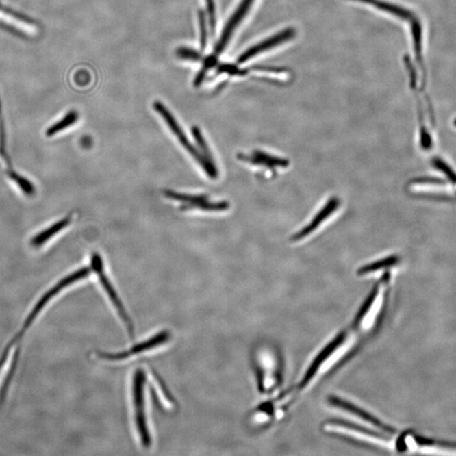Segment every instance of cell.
I'll list each match as a JSON object with an SVG mask.
<instances>
[{"label": "cell", "mask_w": 456, "mask_h": 456, "mask_svg": "<svg viewBox=\"0 0 456 456\" xmlns=\"http://www.w3.org/2000/svg\"><path fill=\"white\" fill-rule=\"evenodd\" d=\"M0 23L25 38H35L41 32L34 21L3 5H0Z\"/></svg>", "instance_id": "4"}, {"label": "cell", "mask_w": 456, "mask_h": 456, "mask_svg": "<svg viewBox=\"0 0 456 456\" xmlns=\"http://www.w3.org/2000/svg\"><path fill=\"white\" fill-rule=\"evenodd\" d=\"M205 2L206 7H207L210 25H211L212 34H214L216 25L215 1L214 0H205Z\"/></svg>", "instance_id": "21"}, {"label": "cell", "mask_w": 456, "mask_h": 456, "mask_svg": "<svg viewBox=\"0 0 456 456\" xmlns=\"http://www.w3.org/2000/svg\"><path fill=\"white\" fill-rule=\"evenodd\" d=\"M144 383H146V375L143 370L138 369L133 379V399L135 404L136 426L141 442L144 447H149L151 440L144 411Z\"/></svg>", "instance_id": "3"}, {"label": "cell", "mask_w": 456, "mask_h": 456, "mask_svg": "<svg viewBox=\"0 0 456 456\" xmlns=\"http://www.w3.org/2000/svg\"><path fill=\"white\" fill-rule=\"evenodd\" d=\"M71 222V220L70 217H66V218L60 220V222H58L52 227L48 228V229L42 231L41 233L38 234L37 236L32 238L31 244L38 247V246L45 244V242L48 241L49 238H52L53 235H55L57 233H59L60 231L64 229V227H66Z\"/></svg>", "instance_id": "13"}, {"label": "cell", "mask_w": 456, "mask_h": 456, "mask_svg": "<svg viewBox=\"0 0 456 456\" xmlns=\"http://www.w3.org/2000/svg\"><path fill=\"white\" fill-rule=\"evenodd\" d=\"M92 266L94 270L96 271L97 276H99L101 284L103 285L104 290L106 291L107 294L110 296L112 303L117 309L118 316H121L124 323L126 325L129 331L133 334V325L130 318L127 314L124 305H123L121 299H119L117 292H116L113 285L111 284L110 279L105 275L103 270V259L97 253H94L92 257Z\"/></svg>", "instance_id": "5"}, {"label": "cell", "mask_w": 456, "mask_h": 456, "mask_svg": "<svg viewBox=\"0 0 456 456\" xmlns=\"http://www.w3.org/2000/svg\"><path fill=\"white\" fill-rule=\"evenodd\" d=\"M399 262V256L390 255L386 257V258L379 259L378 262L368 264V265L360 268L359 270L357 271V273L359 275H368L372 273H376V271L378 270L387 269V268L393 267L396 266Z\"/></svg>", "instance_id": "12"}, {"label": "cell", "mask_w": 456, "mask_h": 456, "mask_svg": "<svg viewBox=\"0 0 456 456\" xmlns=\"http://www.w3.org/2000/svg\"><path fill=\"white\" fill-rule=\"evenodd\" d=\"M199 21H200L201 29V48L205 50L206 42H207V31H206V21L205 13L201 10L199 12Z\"/></svg>", "instance_id": "20"}, {"label": "cell", "mask_w": 456, "mask_h": 456, "mask_svg": "<svg viewBox=\"0 0 456 456\" xmlns=\"http://www.w3.org/2000/svg\"><path fill=\"white\" fill-rule=\"evenodd\" d=\"M238 158L249 164L263 166L273 173H276L278 168H288L290 164L288 159L279 157L262 151H253L252 155H249L240 154L238 155Z\"/></svg>", "instance_id": "10"}, {"label": "cell", "mask_w": 456, "mask_h": 456, "mask_svg": "<svg viewBox=\"0 0 456 456\" xmlns=\"http://www.w3.org/2000/svg\"><path fill=\"white\" fill-rule=\"evenodd\" d=\"M255 0H242L240 6L238 7L236 12H235L231 16V19L227 21L225 27L223 29L222 35L219 39L217 45L216 46L214 53L212 54V57L216 58L220 55V53L225 50L228 42L233 36V32L236 30V28L238 27V25L240 24L241 21L246 16V14H248L249 10L251 9V7L253 5Z\"/></svg>", "instance_id": "7"}, {"label": "cell", "mask_w": 456, "mask_h": 456, "mask_svg": "<svg viewBox=\"0 0 456 456\" xmlns=\"http://www.w3.org/2000/svg\"><path fill=\"white\" fill-rule=\"evenodd\" d=\"M9 175L10 179H12L14 182H16L18 186L21 188L25 194H32L34 192V188L31 186V183L29 182L28 180L24 179V177H21L20 175H16L14 172H10Z\"/></svg>", "instance_id": "18"}, {"label": "cell", "mask_w": 456, "mask_h": 456, "mask_svg": "<svg viewBox=\"0 0 456 456\" xmlns=\"http://www.w3.org/2000/svg\"><path fill=\"white\" fill-rule=\"evenodd\" d=\"M153 107L154 110L162 116V118L164 119L166 125H168L173 133L177 137L180 143L183 144V147L186 148L187 151L194 157V160L201 165V168L205 170V172L207 173V175L211 177L212 179H216V177H218V172H217L216 165L211 164V162H210L207 159L201 154V152L199 151L197 148L190 143V141L188 140L186 134H184L183 130L181 129L179 123L177 122L173 114L170 113L168 108H166L164 104L160 103V101H155L153 103Z\"/></svg>", "instance_id": "2"}, {"label": "cell", "mask_w": 456, "mask_h": 456, "mask_svg": "<svg viewBox=\"0 0 456 456\" xmlns=\"http://www.w3.org/2000/svg\"><path fill=\"white\" fill-rule=\"evenodd\" d=\"M454 125H455V126L456 127V121H455V122H454Z\"/></svg>", "instance_id": "23"}, {"label": "cell", "mask_w": 456, "mask_h": 456, "mask_svg": "<svg viewBox=\"0 0 456 456\" xmlns=\"http://www.w3.org/2000/svg\"><path fill=\"white\" fill-rule=\"evenodd\" d=\"M165 197L173 199V200L186 203L188 205L197 204L202 201H207V197L205 195H190L186 194H179L171 190L165 191Z\"/></svg>", "instance_id": "16"}, {"label": "cell", "mask_w": 456, "mask_h": 456, "mask_svg": "<svg viewBox=\"0 0 456 456\" xmlns=\"http://www.w3.org/2000/svg\"><path fill=\"white\" fill-rule=\"evenodd\" d=\"M432 166L441 176L412 179L408 183V190L418 197L440 201H456V171L454 168L440 157L433 159Z\"/></svg>", "instance_id": "1"}, {"label": "cell", "mask_w": 456, "mask_h": 456, "mask_svg": "<svg viewBox=\"0 0 456 456\" xmlns=\"http://www.w3.org/2000/svg\"><path fill=\"white\" fill-rule=\"evenodd\" d=\"M169 338L170 333L168 331H162L158 333L157 335L152 336L151 338L147 340V341L137 344V345L132 346L128 351L116 353H101L99 357L103 358V359L110 361L124 360L126 358L135 356L136 354L144 353L147 351L154 349V347L161 346L162 344L168 342Z\"/></svg>", "instance_id": "8"}, {"label": "cell", "mask_w": 456, "mask_h": 456, "mask_svg": "<svg viewBox=\"0 0 456 456\" xmlns=\"http://www.w3.org/2000/svg\"><path fill=\"white\" fill-rule=\"evenodd\" d=\"M230 207L229 203L227 201L222 202H209L207 201L197 203V204L184 205L182 209H200L203 211L222 212L226 211Z\"/></svg>", "instance_id": "15"}, {"label": "cell", "mask_w": 456, "mask_h": 456, "mask_svg": "<svg viewBox=\"0 0 456 456\" xmlns=\"http://www.w3.org/2000/svg\"><path fill=\"white\" fill-rule=\"evenodd\" d=\"M219 71L220 72H225V73H228V74H231V75H242L247 74V71H241L238 67L234 66V65H230V64L222 65V66L219 67Z\"/></svg>", "instance_id": "22"}, {"label": "cell", "mask_w": 456, "mask_h": 456, "mask_svg": "<svg viewBox=\"0 0 456 456\" xmlns=\"http://www.w3.org/2000/svg\"><path fill=\"white\" fill-rule=\"evenodd\" d=\"M341 204L342 201L339 197H333L329 198V201L323 205V207L313 217L312 220H310L305 227L293 235L291 240L292 242H299L304 240V238L309 237L311 234H313L314 231L323 225L329 217L335 214V212L338 211Z\"/></svg>", "instance_id": "6"}, {"label": "cell", "mask_w": 456, "mask_h": 456, "mask_svg": "<svg viewBox=\"0 0 456 456\" xmlns=\"http://www.w3.org/2000/svg\"><path fill=\"white\" fill-rule=\"evenodd\" d=\"M79 114L76 111H71L70 113H68L62 119L53 124L52 126H50L46 131L47 136H53L56 135V134L62 131L64 129L68 128L71 125L75 124L76 121H78Z\"/></svg>", "instance_id": "14"}, {"label": "cell", "mask_w": 456, "mask_h": 456, "mask_svg": "<svg viewBox=\"0 0 456 456\" xmlns=\"http://www.w3.org/2000/svg\"><path fill=\"white\" fill-rule=\"evenodd\" d=\"M192 134H193L194 138L195 141H197L199 147H200L201 154L204 155L211 164H215L214 161H213L211 150L209 149L208 144L205 142L200 129L197 126H194L193 128H192Z\"/></svg>", "instance_id": "17"}, {"label": "cell", "mask_w": 456, "mask_h": 456, "mask_svg": "<svg viewBox=\"0 0 456 456\" xmlns=\"http://www.w3.org/2000/svg\"><path fill=\"white\" fill-rule=\"evenodd\" d=\"M177 55L183 60L200 61L201 60V53L189 48H180L177 50Z\"/></svg>", "instance_id": "19"}, {"label": "cell", "mask_w": 456, "mask_h": 456, "mask_svg": "<svg viewBox=\"0 0 456 456\" xmlns=\"http://www.w3.org/2000/svg\"><path fill=\"white\" fill-rule=\"evenodd\" d=\"M296 31L294 29L288 28L286 30L279 32V34L267 38L265 41L258 43V45L251 47V49L246 50L244 53L238 58V63L244 64L252 58L259 55V54L266 52V50L273 49L275 47L281 45V43L289 41V40L295 37Z\"/></svg>", "instance_id": "9"}, {"label": "cell", "mask_w": 456, "mask_h": 456, "mask_svg": "<svg viewBox=\"0 0 456 456\" xmlns=\"http://www.w3.org/2000/svg\"><path fill=\"white\" fill-rule=\"evenodd\" d=\"M356 1L374 6L375 8L382 10V12L392 14L393 16L400 18V19L405 21L414 19V14L409 12V10L396 5H392V3L381 1V0H356Z\"/></svg>", "instance_id": "11"}, {"label": "cell", "mask_w": 456, "mask_h": 456, "mask_svg": "<svg viewBox=\"0 0 456 456\" xmlns=\"http://www.w3.org/2000/svg\"></svg>", "instance_id": "24"}]
</instances>
